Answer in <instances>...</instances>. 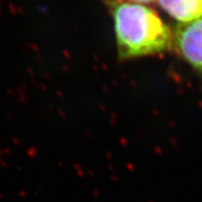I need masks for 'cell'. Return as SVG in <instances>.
Masks as SVG:
<instances>
[{
    "instance_id": "obj_1",
    "label": "cell",
    "mask_w": 202,
    "mask_h": 202,
    "mask_svg": "<svg viewBox=\"0 0 202 202\" xmlns=\"http://www.w3.org/2000/svg\"><path fill=\"white\" fill-rule=\"evenodd\" d=\"M108 5L121 59L160 53L171 47V31L152 9L124 0H110Z\"/></svg>"
},
{
    "instance_id": "obj_2",
    "label": "cell",
    "mask_w": 202,
    "mask_h": 202,
    "mask_svg": "<svg viewBox=\"0 0 202 202\" xmlns=\"http://www.w3.org/2000/svg\"><path fill=\"white\" fill-rule=\"evenodd\" d=\"M173 44L190 66L202 72V17L178 25L173 35Z\"/></svg>"
},
{
    "instance_id": "obj_3",
    "label": "cell",
    "mask_w": 202,
    "mask_h": 202,
    "mask_svg": "<svg viewBox=\"0 0 202 202\" xmlns=\"http://www.w3.org/2000/svg\"><path fill=\"white\" fill-rule=\"evenodd\" d=\"M157 3L169 16L183 23L202 17V0H157Z\"/></svg>"
},
{
    "instance_id": "obj_4",
    "label": "cell",
    "mask_w": 202,
    "mask_h": 202,
    "mask_svg": "<svg viewBox=\"0 0 202 202\" xmlns=\"http://www.w3.org/2000/svg\"><path fill=\"white\" fill-rule=\"evenodd\" d=\"M130 1L135 2V3H140V4H142V3H150V2L153 1V0H130Z\"/></svg>"
}]
</instances>
